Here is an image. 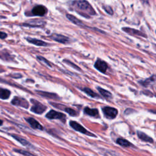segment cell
Masks as SVG:
<instances>
[{"mask_svg":"<svg viewBox=\"0 0 156 156\" xmlns=\"http://www.w3.org/2000/svg\"><path fill=\"white\" fill-rule=\"evenodd\" d=\"M73 6H74L78 12L80 13L81 15L88 14L90 15H96V12L92 8L90 4L87 1H76L73 3Z\"/></svg>","mask_w":156,"mask_h":156,"instance_id":"obj_1","label":"cell"},{"mask_svg":"<svg viewBox=\"0 0 156 156\" xmlns=\"http://www.w3.org/2000/svg\"><path fill=\"white\" fill-rule=\"evenodd\" d=\"M31 102L32 104L31 111L34 113L37 114H42L47 109V107L46 106L40 103L36 99H31Z\"/></svg>","mask_w":156,"mask_h":156,"instance_id":"obj_2","label":"cell"},{"mask_svg":"<svg viewBox=\"0 0 156 156\" xmlns=\"http://www.w3.org/2000/svg\"><path fill=\"white\" fill-rule=\"evenodd\" d=\"M70 126L76 131H78L80 133H83L84 134L89 135V136H92V137H96L93 134L90 132L89 131H88L85 128H84L83 126H81L80 124L77 123L76 121H70Z\"/></svg>","mask_w":156,"mask_h":156,"instance_id":"obj_3","label":"cell"},{"mask_svg":"<svg viewBox=\"0 0 156 156\" xmlns=\"http://www.w3.org/2000/svg\"><path fill=\"white\" fill-rule=\"evenodd\" d=\"M102 111L106 118L108 119H114L118 115V111L113 107L106 106L102 108Z\"/></svg>","mask_w":156,"mask_h":156,"instance_id":"obj_4","label":"cell"},{"mask_svg":"<svg viewBox=\"0 0 156 156\" xmlns=\"http://www.w3.org/2000/svg\"><path fill=\"white\" fill-rule=\"evenodd\" d=\"M46 117L50 120H60L64 121L65 120L66 115L61 112H58L56 111L51 110L46 115Z\"/></svg>","mask_w":156,"mask_h":156,"instance_id":"obj_5","label":"cell"},{"mask_svg":"<svg viewBox=\"0 0 156 156\" xmlns=\"http://www.w3.org/2000/svg\"><path fill=\"white\" fill-rule=\"evenodd\" d=\"M52 106H54V107H56L57 108H59V109L62 110V111H64L65 112H66V113H69L71 116L74 117V116H77L78 115V113L76 111H74V109L71 108L70 107H67L64 105L62 104H57V103H50Z\"/></svg>","mask_w":156,"mask_h":156,"instance_id":"obj_6","label":"cell"},{"mask_svg":"<svg viewBox=\"0 0 156 156\" xmlns=\"http://www.w3.org/2000/svg\"><path fill=\"white\" fill-rule=\"evenodd\" d=\"M48 12L46 8L42 5H38L35 6L32 10V13L33 15L43 17Z\"/></svg>","mask_w":156,"mask_h":156,"instance_id":"obj_7","label":"cell"},{"mask_svg":"<svg viewBox=\"0 0 156 156\" xmlns=\"http://www.w3.org/2000/svg\"><path fill=\"white\" fill-rule=\"evenodd\" d=\"M45 22L42 20L40 19H32L29 20L23 24V26L26 27H32V28H36V27H41L45 25Z\"/></svg>","mask_w":156,"mask_h":156,"instance_id":"obj_8","label":"cell"},{"mask_svg":"<svg viewBox=\"0 0 156 156\" xmlns=\"http://www.w3.org/2000/svg\"><path fill=\"white\" fill-rule=\"evenodd\" d=\"M12 104L16 106H20L25 108L29 107V103L25 99L19 97H15L11 101Z\"/></svg>","mask_w":156,"mask_h":156,"instance_id":"obj_9","label":"cell"},{"mask_svg":"<svg viewBox=\"0 0 156 156\" xmlns=\"http://www.w3.org/2000/svg\"><path fill=\"white\" fill-rule=\"evenodd\" d=\"M94 66L97 70H98V71L103 73H106L108 68L107 64L105 62V61L102 60L100 59H97Z\"/></svg>","mask_w":156,"mask_h":156,"instance_id":"obj_10","label":"cell"},{"mask_svg":"<svg viewBox=\"0 0 156 156\" xmlns=\"http://www.w3.org/2000/svg\"><path fill=\"white\" fill-rule=\"evenodd\" d=\"M50 37L54 40V41L57 42L59 43H61L63 44H66L70 42L69 38H68L67 37L63 36V35H60V34H54Z\"/></svg>","mask_w":156,"mask_h":156,"instance_id":"obj_11","label":"cell"},{"mask_svg":"<svg viewBox=\"0 0 156 156\" xmlns=\"http://www.w3.org/2000/svg\"><path fill=\"white\" fill-rule=\"evenodd\" d=\"M26 120L30 125V126L32 128L35 129H38L41 131H43L44 129L43 126L36 119L33 118L32 117H29L28 118H26Z\"/></svg>","mask_w":156,"mask_h":156,"instance_id":"obj_12","label":"cell"},{"mask_svg":"<svg viewBox=\"0 0 156 156\" xmlns=\"http://www.w3.org/2000/svg\"><path fill=\"white\" fill-rule=\"evenodd\" d=\"M26 40L28 41V42L33 44V45H35L38 46H48V43H47L46 42L42 41V40H38L36 38H32L31 37H27L26 38Z\"/></svg>","mask_w":156,"mask_h":156,"instance_id":"obj_13","label":"cell"},{"mask_svg":"<svg viewBox=\"0 0 156 156\" xmlns=\"http://www.w3.org/2000/svg\"><path fill=\"white\" fill-rule=\"evenodd\" d=\"M141 85L144 87H148L156 83V76L153 75L151 77L149 78L144 80H140L139 82Z\"/></svg>","mask_w":156,"mask_h":156,"instance_id":"obj_14","label":"cell"},{"mask_svg":"<svg viewBox=\"0 0 156 156\" xmlns=\"http://www.w3.org/2000/svg\"><path fill=\"white\" fill-rule=\"evenodd\" d=\"M122 30L126 32V33L129 34L130 35H135L141 37H146L143 32H141V31L135 29H132L129 28H122Z\"/></svg>","mask_w":156,"mask_h":156,"instance_id":"obj_15","label":"cell"},{"mask_svg":"<svg viewBox=\"0 0 156 156\" xmlns=\"http://www.w3.org/2000/svg\"><path fill=\"white\" fill-rule=\"evenodd\" d=\"M37 93L41 97L46 98H50V99H58L59 97L55 93H48V92H43V91H38L36 90V91Z\"/></svg>","mask_w":156,"mask_h":156,"instance_id":"obj_16","label":"cell"},{"mask_svg":"<svg viewBox=\"0 0 156 156\" xmlns=\"http://www.w3.org/2000/svg\"><path fill=\"white\" fill-rule=\"evenodd\" d=\"M66 18L69 19L70 22H71L73 23H74V24L81 26V27L85 26V24L82 22H81L80 20H79L76 17H74L71 14H67Z\"/></svg>","mask_w":156,"mask_h":156,"instance_id":"obj_17","label":"cell"},{"mask_svg":"<svg viewBox=\"0 0 156 156\" xmlns=\"http://www.w3.org/2000/svg\"><path fill=\"white\" fill-rule=\"evenodd\" d=\"M137 135H138V137L139 139H140L141 140H143L144 141L146 142H149V143H153V139L150 137L148 136V135H146V134L142 132L141 131H137Z\"/></svg>","mask_w":156,"mask_h":156,"instance_id":"obj_18","label":"cell"},{"mask_svg":"<svg viewBox=\"0 0 156 156\" xmlns=\"http://www.w3.org/2000/svg\"><path fill=\"white\" fill-rule=\"evenodd\" d=\"M97 90H98V92L101 95L106 99H111L112 98V95L110 92H108L105 89H103V88H101L99 87H97Z\"/></svg>","mask_w":156,"mask_h":156,"instance_id":"obj_19","label":"cell"},{"mask_svg":"<svg viewBox=\"0 0 156 156\" xmlns=\"http://www.w3.org/2000/svg\"><path fill=\"white\" fill-rule=\"evenodd\" d=\"M84 112L86 115L91 117H96L99 113L98 110L97 108H90L89 107H85L84 109Z\"/></svg>","mask_w":156,"mask_h":156,"instance_id":"obj_20","label":"cell"},{"mask_svg":"<svg viewBox=\"0 0 156 156\" xmlns=\"http://www.w3.org/2000/svg\"><path fill=\"white\" fill-rule=\"evenodd\" d=\"M12 137L13 138H14L16 140H17L18 142H20V143L22 144L24 146H31V143H29V142L28 141H27L26 140L22 138L21 137H19L18 136V135H12Z\"/></svg>","mask_w":156,"mask_h":156,"instance_id":"obj_21","label":"cell"},{"mask_svg":"<svg viewBox=\"0 0 156 156\" xmlns=\"http://www.w3.org/2000/svg\"><path fill=\"white\" fill-rule=\"evenodd\" d=\"M82 90L83 92H84L87 95H89V97H92V98H99V95L98 94H97L95 92H93L92 89H89V88H87V87H85V88H84V89H82Z\"/></svg>","mask_w":156,"mask_h":156,"instance_id":"obj_22","label":"cell"},{"mask_svg":"<svg viewBox=\"0 0 156 156\" xmlns=\"http://www.w3.org/2000/svg\"><path fill=\"white\" fill-rule=\"evenodd\" d=\"M0 97L1 99H8L10 95V92L7 89H4L3 88L1 89L0 90Z\"/></svg>","mask_w":156,"mask_h":156,"instance_id":"obj_23","label":"cell"},{"mask_svg":"<svg viewBox=\"0 0 156 156\" xmlns=\"http://www.w3.org/2000/svg\"><path fill=\"white\" fill-rule=\"evenodd\" d=\"M117 143L119 145L123 147H129L131 146V143L130 142L124 139H118L117 140Z\"/></svg>","mask_w":156,"mask_h":156,"instance_id":"obj_24","label":"cell"},{"mask_svg":"<svg viewBox=\"0 0 156 156\" xmlns=\"http://www.w3.org/2000/svg\"><path fill=\"white\" fill-rule=\"evenodd\" d=\"M37 59L38 60H40L41 62L44 63L45 64H46V65L49 66L50 67H52V65L51 64V62H49V61L47 60L46 59H45V57H42V56H37Z\"/></svg>","mask_w":156,"mask_h":156,"instance_id":"obj_25","label":"cell"},{"mask_svg":"<svg viewBox=\"0 0 156 156\" xmlns=\"http://www.w3.org/2000/svg\"><path fill=\"white\" fill-rule=\"evenodd\" d=\"M103 9H104V10L108 13V14L110 15H113V12L112 9L111 8V7L109 6H103Z\"/></svg>","mask_w":156,"mask_h":156,"instance_id":"obj_26","label":"cell"},{"mask_svg":"<svg viewBox=\"0 0 156 156\" xmlns=\"http://www.w3.org/2000/svg\"><path fill=\"white\" fill-rule=\"evenodd\" d=\"M64 62H66V64H68V65H69L70 66H71L73 67V69H76L77 70H79V71H81V70L80 69V68H79V66H77V65H76L75 64H74L73 63L71 62H70V61H69V60H64Z\"/></svg>","mask_w":156,"mask_h":156,"instance_id":"obj_27","label":"cell"},{"mask_svg":"<svg viewBox=\"0 0 156 156\" xmlns=\"http://www.w3.org/2000/svg\"><path fill=\"white\" fill-rule=\"evenodd\" d=\"M14 151H16L17 153H19L20 154H22L23 155H24L26 156H34L32 154H31L29 152H27L26 151H23V150H13Z\"/></svg>","mask_w":156,"mask_h":156,"instance_id":"obj_28","label":"cell"},{"mask_svg":"<svg viewBox=\"0 0 156 156\" xmlns=\"http://www.w3.org/2000/svg\"><path fill=\"white\" fill-rule=\"evenodd\" d=\"M0 34H1V35H0V37H1V39H4L5 38L7 37V36H8L5 32H1V33H0Z\"/></svg>","mask_w":156,"mask_h":156,"instance_id":"obj_29","label":"cell"},{"mask_svg":"<svg viewBox=\"0 0 156 156\" xmlns=\"http://www.w3.org/2000/svg\"><path fill=\"white\" fill-rule=\"evenodd\" d=\"M154 45V46L156 48V45ZM155 50H156V49H155Z\"/></svg>","mask_w":156,"mask_h":156,"instance_id":"obj_30","label":"cell"}]
</instances>
